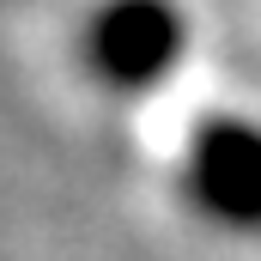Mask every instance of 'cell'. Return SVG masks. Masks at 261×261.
I'll return each mask as SVG.
<instances>
[{
	"mask_svg": "<svg viewBox=\"0 0 261 261\" xmlns=\"http://www.w3.org/2000/svg\"><path fill=\"white\" fill-rule=\"evenodd\" d=\"M73 73L103 103H158L195 61V12L189 0H79L67 31Z\"/></svg>",
	"mask_w": 261,
	"mask_h": 261,
	"instance_id": "cell-1",
	"label": "cell"
},
{
	"mask_svg": "<svg viewBox=\"0 0 261 261\" xmlns=\"http://www.w3.org/2000/svg\"><path fill=\"white\" fill-rule=\"evenodd\" d=\"M164 182L176 213L219 237L261 249V116L243 103H200L176 122L164 152Z\"/></svg>",
	"mask_w": 261,
	"mask_h": 261,
	"instance_id": "cell-2",
	"label": "cell"
}]
</instances>
